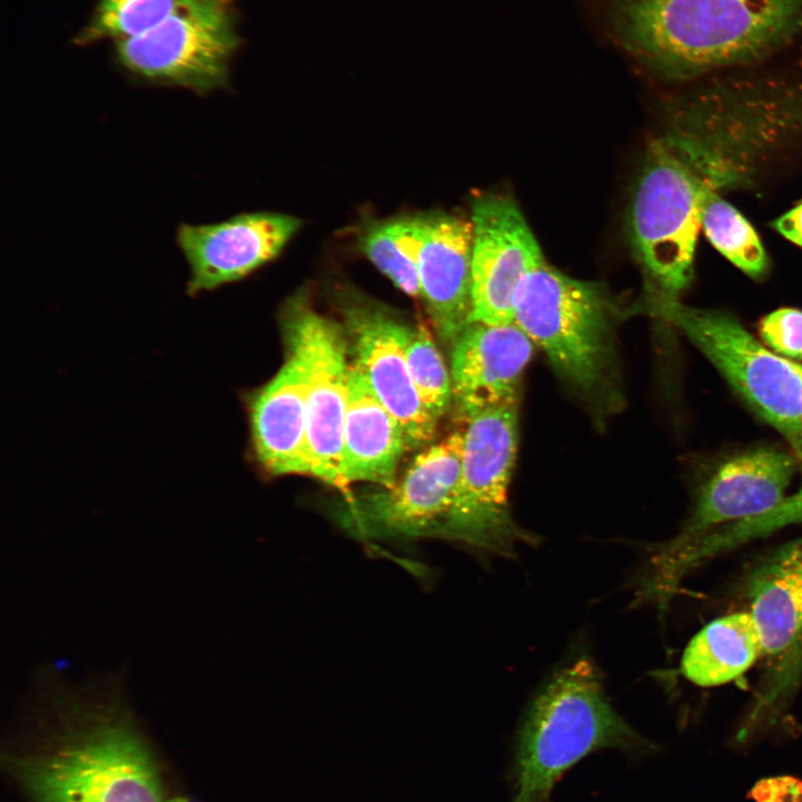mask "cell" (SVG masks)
Wrapping results in <instances>:
<instances>
[{
	"mask_svg": "<svg viewBox=\"0 0 802 802\" xmlns=\"http://www.w3.org/2000/svg\"><path fill=\"white\" fill-rule=\"evenodd\" d=\"M463 441V431L454 430L420 452L392 487L349 496L339 522L363 540L437 537L454 497Z\"/></svg>",
	"mask_w": 802,
	"mask_h": 802,
	"instance_id": "10",
	"label": "cell"
},
{
	"mask_svg": "<svg viewBox=\"0 0 802 802\" xmlns=\"http://www.w3.org/2000/svg\"><path fill=\"white\" fill-rule=\"evenodd\" d=\"M36 685L40 726L8 756L30 802H188L169 785L120 678L71 685L52 673Z\"/></svg>",
	"mask_w": 802,
	"mask_h": 802,
	"instance_id": "1",
	"label": "cell"
},
{
	"mask_svg": "<svg viewBox=\"0 0 802 802\" xmlns=\"http://www.w3.org/2000/svg\"><path fill=\"white\" fill-rule=\"evenodd\" d=\"M701 228L710 243L734 266L753 278L763 277L769 258L746 218L721 194L710 195L701 211Z\"/></svg>",
	"mask_w": 802,
	"mask_h": 802,
	"instance_id": "22",
	"label": "cell"
},
{
	"mask_svg": "<svg viewBox=\"0 0 802 802\" xmlns=\"http://www.w3.org/2000/svg\"><path fill=\"white\" fill-rule=\"evenodd\" d=\"M762 657V644L751 613H734L705 625L689 640L681 672L693 684L711 687L744 674Z\"/></svg>",
	"mask_w": 802,
	"mask_h": 802,
	"instance_id": "19",
	"label": "cell"
},
{
	"mask_svg": "<svg viewBox=\"0 0 802 802\" xmlns=\"http://www.w3.org/2000/svg\"><path fill=\"white\" fill-rule=\"evenodd\" d=\"M301 224L292 215L273 212L179 224L176 243L189 270L187 293L198 295L251 275L281 253Z\"/></svg>",
	"mask_w": 802,
	"mask_h": 802,
	"instance_id": "13",
	"label": "cell"
},
{
	"mask_svg": "<svg viewBox=\"0 0 802 802\" xmlns=\"http://www.w3.org/2000/svg\"><path fill=\"white\" fill-rule=\"evenodd\" d=\"M606 749L633 759L658 751L612 706L597 666L580 656L552 676L522 720L511 769V802H549L567 770Z\"/></svg>",
	"mask_w": 802,
	"mask_h": 802,
	"instance_id": "4",
	"label": "cell"
},
{
	"mask_svg": "<svg viewBox=\"0 0 802 802\" xmlns=\"http://www.w3.org/2000/svg\"><path fill=\"white\" fill-rule=\"evenodd\" d=\"M450 349L452 401L466 422L482 411L518 403L535 344L516 323L472 322Z\"/></svg>",
	"mask_w": 802,
	"mask_h": 802,
	"instance_id": "16",
	"label": "cell"
},
{
	"mask_svg": "<svg viewBox=\"0 0 802 802\" xmlns=\"http://www.w3.org/2000/svg\"><path fill=\"white\" fill-rule=\"evenodd\" d=\"M747 798L754 802H802V780L793 775H776L757 781Z\"/></svg>",
	"mask_w": 802,
	"mask_h": 802,
	"instance_id": "26",
	"label": "cell"
},
{
	"mask_svg": "<svg viewBox=\"0 0 802 802\" xmlns=\"http://www.w3.org/2000/svg\"><path fill=\"white\" fill-rule=\"evenodd\" d=\"M463 436L458 485L437 537L510 557L518 545L537 542L534 534L514 520L509 508L518 441L517 403L472 417Z\"/></svg>",
	"mask_w": 802,
	"mask_h": 802,
	"instance_id": "7",
	"label": "cell"
},
{
	"mask_svg": "<svg viewBox=\"0 0 802 802\" xmlns=\"http://www.w3.org/2000/svg\"><path fill=\"white\" fill-rule=\"evenodd\" d=\"M576 2L603 45L666 81L752 67L802 40V0Z\"/></svg>",
	"mask_w": 802,
	"mask_h": 802,
	"instance_id": "2",
	"label": "cell"
},
{
	"mask_svg": "<svg viewBox=\"0 0 802 802\" xmlns=\"http://www.w3.org/2000/svg\"><path fill=\"white\" fill-rule=\"evenodd\" d=\"M802 522V487L773 509L706 534L672 559L674 575L683 579L704 561L735 547Z\"/></svg>",
	"mask_w": 802,
	"mask_h": 802,
	"instance_id": "20",
	"label": "cell"
},
{
	"mask_svg": "<svg viewBox=\"0 0 802 802\" xmlns=\"http://www.w3.org/2000/svg\"><path fill=\"white\" fill-rule=\"evenodd\" d=\"M746 594L764 669L735 736L741 744L777 725L802 683V537L780 546L752 569Z\"/></svg>",
	"mask_w": 802,
	"mask_h": 802,
	"instance_id": "8",
	"label": "cell"
},
{
	"mask_svg": "<svg viewBox=\"0 0 802 802\" xmlns=\"http://www.w3.org/2000/svg\"><path fill=\"white\" fill-rule=\"evenodd\" d=\"M471 323L514 322V302L525 276L546 260L515 200L502 194L472 202Z\"/></svg>",
	"mask_w": 802,
	"mask_h": 802,
	"instance_id": "11",
	"label": "cell"
},
{
	"mask_svg": "<svg viewBox=\"0 0 802 802\" xmlns=\"http://www.w3.org/2000/svg\"><path fill=\"white\" fill-rule=\"evenodd\" d=\"M420 299L441 342L451 348L471 324L472 225L460 216H411Z\"/></svg>",
	"mask_w": 802,
	"mask_h": 802,
	"instance_id": "15",
	"label": "cell"
},
{
	"mask_svg": "<svg viewBox=\"0 0 802 802\" xmlns=\"http://www.w3.org/2000/svg\"><path fill=\"white\" fill-rule=\"evenodd\" d=\"M360 251L399 290L420 299L417 247L411 216L374 221L358 236Z\"/></svg>",
	"mask_w": 802,
	"mask_h": 802,
	"instance_id": "21",
	"label": "cell"
},
{
	"mask_svg": "<svg viewBox=\"0 0 802 802\" xmlns=\"http://www.w3.org/2000/svg\"><path fill=\"white\" fill-rule=\"evenodd\" d=\"M627 311L666 321L684 333L802 459L801 364L769 351L728 312L688 306L679 297L647 291Z\"/></svg>",
	"mask_w": 802,
	"mask_h": 802,
	"instance_id": "5",
	"label": "cell"
},
{
	"mask_svg": "<svg viewBox=\"0 0 802 802\" xmlns=\"http://www.w3.org/2000/svg\"><path fill=\"white\" fill-rule=\"evenodd\" d=\"M795 466L793 456L772 447L730 457L700 488L678 535L659 545L649 559L674 556L714 529L773 509L785 498Z\"/></svg>",
	"mask_w": 802,
	"mask_h": 802,
	"instance_id": "12",
	"label": "cell"
},
{
	"mask_svg": "<svg viewBox=\"0 0 802 802\" xmlns=\"http://www.w3.org/2000/svg\"><path fill=\"white\" fill-rule=\"evenodd\" d=\"M405 450L409 448L401 426L351 362L342 449V477L346 488L365 481L382 488L392 487Z\"/></svg>",
	"mask_w": 802,
	"mask_h": 802,
	"instance_id": "18",
	"label": "cell"
},
{
	"mask_svg": "<svg viewBox=\"0 0 802 802\" xmlns=\"http://www.w3.org/2000/svg\"><path fill=\"white\" fill-rule=\"evenodd\" d=\"M285 330L287 348L305 370L309 475L348 492L342 477L350 372L344 333L302 295L287 303Z\"/></svg>",
	"mask_w": 802,
	"mask_h": 802,
	"instance_id": "9",
	"label": "cell"
},
{
	"mask_svg": "<svg viewBox=\"0 0 802 802\" xmlns=\"http://www.w3.org/2000/svg\"><path fill=\"white\" fill-rule=\"evenodd\" d=\"M238 21L236 0H180L155 28L115 42L114 59L141 84L207 95L229 82Z\"/></svg>",
	"mask_w": 802,
	"mask_h": 802,
	"instance_id": "6",
	"label": "cell"
},
{
	"mask_svg": "<svg viewBox=\"0 0 802 802\" xmlns=\"http://www.w3.org/2000/svg\"><path fill=\"white\" fill-rule=\"evenodd\" d=\"M760 335L775 352L802 360V311L783 307L765 315Z\"/></svg>",
	"mask_w": 802,
	"mask_h": 802,
	"instance_id": "25",
	"label": "cell"
},
{
	"mask_svg": "<svg viewBox=\"0 0 802 802\" xmlns=\"http://www.w3.org/2000/svg\"><path fill=\"white\" fill-rule=\"evenodd\" d=\"M773 227L783 237L802 247V202L776 218Z\"/></svg>",
	"mask_w": 802,
	"mask_h": 802,
	"instance_id": "27",
	"label": "cell"
},
{
	"mask_svg": "<svg viewBox=\"0 0 802 802\" xmlns=\"http://www.w3.org/2000/svg\"><path fill=\"white\" fill-rule=\"evenodd\" d=\"M180 0H98L74 43L88 46L137 37L159 25Z\"/></svg>",
	"mask_w": 802,
	"mask_h": 802,
	"instance_id": "23",
	"label": "cell"
},
{
	"mask_svg": "<svg viewBox=\"0 0 802 802\" xmlns=\"http://www.w3.org/2000/svg\"><path fill=\"white\" fill-rule=\"evenodd\" d=\"M405 352L417 392L428 412L439 421L453 402L452 385L430 331L422 325L409 327Z\"/></svg>",
	"mask_w": 802,
	"mask_h": 802,
	"instance_id": "24",
	"label": "cell"
},
{
	"mask_svg": "<svg viewBox=\"0 0 802 802\" xmlns=\"http://www.w3.org/2000/svg\"><path fill=\"white\" fill-rule=\"evenodd\" d=\"M626 313L604 284L546 261L525 276L514 302V322L598 419L624 403L617 325Z\"/></svg>",
	"mask_w": 802,
	"mask_h": 802,
	"instance_id": "3",
	"label": "cell"
},
{
	"mask_svg": "<svg viewBox=\"0 0 802 802\" xmlns=\"http://www.w3.org/2000/svg\"><path fill=\"white\" fill-rule=\"evenodd\" d=\"M253 450L273 475H309L306 378L299 355L287 348L281 369L248 402Z\"/></svg>",
	"mask_w": 802,
	"mask_h": 802,
	"instance_id": "17",
	"label": "cell"
},
{
	"mask_svg": "<svg viewBox=\"0 0 802 802\" xmlns=\"http://www.w3.org/2000/svg\"><path fill=\"white\" fill-rule=\"evenodd\" d=\"M352 363L401 426L409 449L428 444L438 421L423 405L407 360L409 326L371 305L346 309Z\"/></svg>",
	"mask_w": 802,
	"mask_h": 802,
	"instance_id": "14",
	"label": "cell"
}]
</instances>
